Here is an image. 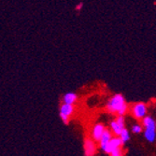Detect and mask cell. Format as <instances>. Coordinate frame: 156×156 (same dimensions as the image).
Returning <instances> with one entry per match:
<instances>
[{"label":"cell","instance_id":"1","mask_svg":"<svg viewBox=\"0 0 156 156\" xmlns=\"http://www.w3.org/2000/svg\"><path fill=\"white\" fill-rule=\"evenodd\" d=\"M125 100H124V97L122 94H117L113 96L110 101L108 103L106 108L109 113H118L119 110L125 105Z\"/></svg>","mask_w":156,"mask_h":156},{"label":"cell","instance_id":"2","mask_svg":"<svg viewBox=\"0 0 156 156\" xmlns=\"http://www.w3.org/2000/svg\"><path fill=\"white\" fill-rule=\"evenodd\" d=\"M73 104H66L64 103L60 108V118L65 124H68L70 121V117L74 112Z\"/></svg>","mask_w":156,"mask_h":156},{"label":"cell","instance_id":"3","mask_svg":"<svg viewBox=\"0 0 156 156\" xmlns=\"http://www.w3.org/2000/svg\"><path fill=\"white\" fill-rule=\"evenodd\" d=\"M123 144H124V143L122 141V139L120 138L119 136H115V137H113V136H112V137L110 138V140L106 144V146H105V148L103 149V151H104L106 153L109 154V153L111 152L112 150H114V149H116V148H122V147L123 146Z\"/></svg>","mask_w":156,"mask_h":156},{"label":"cell","instance_id":"4","mask_svg":"<svg viewBox=\"0 0 156 156\" xmlns=\"http://www.w3.org/2000/svg\"><path fill=\"white\" fill-rule=\"evenodd\" d=\"M147 114V107L144 103L138 102L133 107V115L137 119H142Z\"/></svg>","mask_w":156,"mask_h":156},{"label":"cell","instance_id":"5","mask_svg":"<svg viewBox=\"0 0 156 156\" xmlns=\"http://www.w3.org/2000/svg\"><path fill=\"white\" fill-rule=\"evenodd\" d=\"M95 151H96V146L94 141L90 138L85 139L84 140V155L93 156L95 154Z\"/></svg>","mask_w":156,"mask_h":156},{"label":"cell","instance_id":"6","mask_svg":"<svg viewBox=\"0 0 156 156\" xmlns=\"http://www.w3.org/2000/svg\"><path fill=\"white\" fill-rule=\"evenodd\" d=\"M105 130V126L104 124L102 123H97L94 126V129H93V132H92V137L94 140L95 141H99L100 139L103 132Z\"/></svg>","mask_w":156,"mask_h":156},{"label":"cell","instance_id":"7","mask_svg":"<svg viewBox=\"0 0 156 156\" xmlns=\"http://www.w3.org/2000/svg\"><path fill=\"white\" fill-rule=\"evenodd\" d=\"M112 137V134H111V132L108 130V129H106L105 128V130H104V132H103V134H102V136H101V137H100V139H99V141L98 142L100 143V147H101V149L103 150L104 148H105V146H106V144L108 142V141L110 140V138Z\"/></svg>","mask_w":156,"mask_h":156},{"label":"cell","instance_id":"8","mask_svg":"<svg viewBox=\"0 0 156 156\" xmlns=\"http://www.w3.org/2000/svg\"><path fill=\"white\" fill-rule=\"evenodd\" d=\"M142 124L145 128H148V129H156V123H155V121L150 117V116H144L143 117V121H142Z\"/></svg>","mask_w":156,"mask_h":156},{"label":"cell","instance_id":"9","mask_svg":"<svg viewBox=\"0 0 156 156\" xmlns=\"http://www.w3.org/2000/svg\"><path fill=\"white\" fill-rule=\"evenodd\" d=\"M78 99V95L75 93H67L64 95L63 100L66 104H74Z\"/></svg>","mask_w":156,"mask_h":156},{"label":"cell","instance_id":"10","mask_svg":"<svg viewBox=\"0 0 156 156\" xmlns=\"http://www.w3.org/2000/svg\"><path fill=\"white\" fill-rule=\"evenodd\" d=\"M144 136H145V138L149 141V142L153 143L154 141H155L156 130H154V129H148V128H145V131H144Z\"/></svg>","mask_w":156,"mask_h":156},{"label":"cell","instance_id":"11","mask_svg":"<svg viewBox=\"0 0 156 156\" xmlns=\"http://www.w3.org/2000/svg\"><path fill=\"white\" fill-rule=\"evenodd\" d=\"M110 129H111L113 134L116 135V136H119L122 128L116 122V121H112L110 123Z\"/></svg>","mask_w":156,"mask_h":156},{"label":"cell","instance_id":"12","mask_svg":"<svg viewBox=\"0 0 156 156\" xmlns=\"http://www.w3.org/2000/svg\"><path fill=\"white\" fill-rule=\"evenodd\" d=\"M119 136H120V138L122 139V141L123 143L127 142V141H128V140L130 139L129 132H128V130H127V129L125 128V127H123V128L122 129V131H121Z\"/></svg>","mask_w":156,"mask_h":156},{"label":"cell","instance_id":"13","mask_svg":"<svg viewBox=\"0 0 156 156\" xmlns=\"http://www.w3.org/2000/svg\"><path fill=\"white\" fill-rule=\"evenodd\" d=\"M122 153V148H116L114 150H112L111 152L109 153L110 156H121Z\"/></svg>","mask_w":156,"mask_h":156},{"label":"cell","instance_id":"14","mask_svg":"<svg viewBox=\"0 0 156 156\" xmlns=\"http://www.w3.org/2000/svg\"><path fill=\"white\" fill-rule=\"evenodd\" d=\"M115 121H116V122L122 127V128H123V127H124V117H123L122 115H119Z\"/></svg>","mask_w":156,"mask_h":156},{"label":"cell","instance_id":"15","mask_svg":"<svg viewBox=\"0 0 156 156\" xmlns=\"http://www.w3.org/2000/svg\"><path fill=\"white\" fill-rule=\"evenodd\" d=\"M132 131H133L135 134H139V133H141V132L143 131V128H142V126H140V125L136 124V125H134V126H133Z\"/></svg>","mask_w":156,"mask_h":156},{"label":"cell","instance_id":"16","mask_svg":"<svg viewBox=\"0 0 156 156\" xmlns=\"http://www.w3.org/2000/svg\"><path fill=\"white\" fill-rule=\"evenodd\" d=\"M82 8H83V3L80 2V3H79V4L75 7V9H76L77 11H80V10L82 9Z\"/></svg>","mask_w":156,"mask_h":156}]
</instances>
